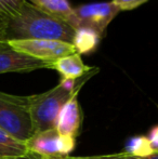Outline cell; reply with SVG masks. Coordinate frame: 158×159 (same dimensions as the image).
I'll list each match as a JSON object with an SVG mask.
<instances>
[{"instance_id": "6da1fadb", "label": "cell", "mask_w": 158, "mask_h": 159, "mask_svg": "<svg viewBox=\"0 0 158 159\" xmlns=\"http://www.w3.org/2000/svg\"><path fill=\"white\" fill-rule=\"evenodd\" d=\"M75 30L66 22L39 10L22 0L17 13L6 24V41L9 40H60L72 43Z\"/></svg>"}, {"instance_id": "7a4b0ae2", "label": "cell", "mask_w": 158, "mask_h": 159, "mask_svg": "<svg viewBox=\"0 0 158 159\" xmlns=\"http://www.w3.org/2000/svg\"><path fill=\"white\" fill-rule=\"evenodd\" d=\"M0 128L23 142H26L34 134L29 96L0 91Z\"/></svg>"}, {"instance_id": "3957f363", "label": "cell", "mask_w": 158, "mask_h": 159, "mask_svg": "<svg viewBox=\"0 0 158 159\" xmlns=\"http://www.w3.org/2000/svg\"><path fill=\"white\" fill-rule=\"evenodd\" d=\"M64 90L60 84L39 94L29 95V111L34 133L55 129L61 108L75 93Z\"/></svg>"}, {"instance_id": "277c9868", "label": "cell", "mask_w": 158, "mask_h": 159, "mask_svg": "<svg viewBox=\"0 0 158 159\" xmlns=\"http://www.w3.org/2000/svg\"><path fill=\"white\" fill-rule=\"evenodd\" d=\"M120 10L111 2H95L79 6L73 9V15L68 25L75 30L90 28L103 36L110 23L116 17Z\"/></svg>"}, {"instance_id": "5b68a950", "label": "cell", "mask_w": 158, "mask_h": 159, "mask_svg": "<svg viewBox=\"0 0 158 159\" xmlns=\"http://www.w3.org/2000/svg\"><path fill=\"white\" fill-rule=\"evenodd\" d=\"M8 44L14 50L41 61L54 62L60 57L76 53L75 47L70 42L60 40H9Z\"/></svg>"}, {"instance_id": "8992f818", "label": "cell", "mask_w": 158, "mask_h": 159, "mask_svg": "<svg viewBox=\"0 0 158 159\" xmlns=\"http://www.w3.org/2000/svg\"><path fill=\"white\" fill-rule=\"evenodd\" d=\"M52 63L21 53L9 46L7 41H0V74L29 73L37 69L52 68Z\"/></svg>"}, {"instance_id": "52a82bcc", "label": "cell", "mask_w": 158, "mask_h": 159, "mask_svg": "<svg viewBox=\"0 0 158 159\" xmlns=\"http://www.w3.org/2000/svg\"><path fill=\"white\" fill-rule=\"evenodd\" d=\"M59 134L55 129L34 133L25 142L28 153L36 155L39 159H63L57 147Z\"/></svg>"}, {"instance_id": "ba28073f", "label": "cell", "mask_w": 158, "mask_h": 159, "mask_svg": "<svg viewBox=\"0 0 158 159\" xmlns=\"http://www.w3.org/2000/svg\"><path fill=\"white\" fill-rule=\"evenodd\" d=\"M78 93H75L60 111L55 124V130L59 135H70L76 138L79 134L82 114L77 98Z\"/></svg>"}, {"instance_id": "9c48e42d", "label": "cell", "mask_w": 158, "mask_h": 159, "mask_svg": "<svg viewBox=\"0 0 158 159\" xmlns=\"http://www.w3.org/2000/svg\"><path fill=\"white\" fill-rule=\"evenodd\" d=\"M61 74L62 78L67 79H79L86 76L92 70V67L87 66L81 60V57L78 53L66 55L55 60L52 63V68Z\"/></svg>"}, {"instance_id": "30bf717a", "label": "cell", "mask_w": 158, "mask_h": 159, "mask_svg": "<svg viewBox=\"0 0 158 159\" xmlns=\"http://www.w3.org/2000/svg\"><path fill=\"white\" fill-rule=\"evenodd\" d=\"M39 10L48 13L62 21L70 23L73 15V9L68 0H27Z\"/></svg>"}, {"instance_id": "8fae6325", "label": "cell", "mask_w": 158, "mask_h": 159, "mask_svg": "<svg viewBox=\"0 0 158 159\" xmlns=\"http://www.w3.org/2000/svg\"><path fill=\"white\" fill-rule=\"evenodd\" d=\"M28 154L25 142L17 140L0 128V159H12Z\"/></svg>"}, {"instance_id": "7c38bea8", "label": "cell", "mask_w": 158, "mask_h": 159, "mask_svg": "<svg viewBox=\"0 0 158 159\" xmlns=\"http://www.w3.org/2000/svg\"><path fill=\"white\" fill-rule=\"evenodd\" d=\"M101 36L90 28H78L75 30L73 46L78 54H84L95 50L100 43Z\"/></svg>"}, {"instance_id": "4fadbf2b", "label": "cell", "mask_w": 158, "mask_h": 159, "mask_svg": "<svg viewBox=\"0 0 158 159\" xmlns=\"http://www.w3.org/2000/svg\"><path fill=\"white\" fill-rule=\"evenodd\" d=\"M124 153L134 157H145L154 153L147 136L135 135L130 138L124 145Z\"/></svg>"}, {"instance_id": "5bb4252c", "label": "cell", "mask_w": 158, "mask_h": 159, "mask_svg": "<svg viewBox=\"0 0 158 159\" xmlns=\"http://www.w3.org/2000/svg\"><path fill=\"white\" fill-rule=\"evenodd\" d=\"M22 0H0V17L8 21L14 16L21 7Z\"/></svg>"}, {"instance_id": "9a60e30c", "label": "cell", "mask_w": 158, "mask_h": 159, "mask_svg": "<svg viewBox=\"0 0 158 159\" xmlns=\"http://www.w3.org/2000/svg\"><path fill=\"white\" fill-rule=\"evenodd\" d=\"M76 146V138L70 135H59L57 140V147L62 156L67 157L75 149Z\"/></svg>"}, {"instance_id": "2e32d148", "label": "cell", "mask_w": 158, "mask_h": 159, "mask_svg": "<svg viewBox=\"0 0 158 159\" xmlns=\"http://www.w3.org/2000/svg\"><path fill=\"white\" fill-rule=\"evenodd\" d=\"M148 0H112V2L119 9L120 11L133 10L140 7L141 4L145 3Z\"/></svg>"}, {"instance_id": "e0dca14e", "label": "cell", "mask_w": 158, "mask_h": 159, "mask_svg": "<svg viewBox=\"0 0 158 159\" xmlns=\"http://www.w3.org/2000/svg\"><path fill=\"white\" fill-rule=\"evenodd\" d=\"M147 139L151 143V146L154 152L158 153V125L154 126L148 132Z\"/></svg>"}, {"instance_id": "ac0fdd59", "label": "cell", "mask_w": 158, "mask_h": 159, "mask_svg": "<svg viewBox=\"0 0 158 159\" xmlns=\"http://www.w3.org/2000/svg\"><path fill=\"white\" fill-rule=\"evenodd\" d=\"M63 159H119L118 154H112V155H101V156H84V157H72L67 156Z\"/></svg>"}, {"instance_id": "d6986e66", "label": "cell", "mask_w": 158, "mask_h": 159, "mask_svg": "<svg viewBox=\"0 0 158 159\" xmlns=\"http://www.w3.org/2000/svg\"><path fill=\"white\" fill-rule=\"evenodd\" d=\"M118 157L119 159H158V153L154 152L153 154L148 156H145V157H134V156H130L127 155L126 153L121 152V153H118Z\"/></svg>"}, {"instance_id": "ffe728a7", "label": "cell", "mask_w": 158, "mask_h": 159, "mask_svg": "<svg viewBox=\"0 0 158 159\" xmlns=\"http://www.w3.org/2000/svg\"><path fill=\"white\" fill-rule=\"evenodd\" d=\"M6 24L7 20L0 17V41H6L4 36H6Z\"/></svg>"}, {"instance_id": "44dd1931", "label": "cell", "mask_w": 158, "mask_h": 159, "mask_svg": "<svg viewBox=\"0 0 158 159\" xmlns=\"http://www.w3.org/2000/svg\"><path fill=\"white\" fill-rule=\"evenodd\" d=\"M12 159H39V158L37 157L36 155H34V154L28 153L27 155H25V156H22V157H17V158H12Z\"/></svg>"}]
</instances>
